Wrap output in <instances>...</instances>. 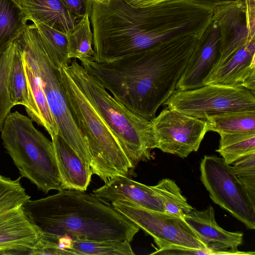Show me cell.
I'll return each instance as SVG.
<instances>
[{
  "label": "cell",
  "mask_w": 255,
  "mask_h": 255,
  "mask_svg": "<svg viewBox=\"0 0 255 255\" xmlns=\"http://www.w3.org/2000/svg\"><path fill=\"white\" fill-rule=\"evenodd\" d=\"M21 207L38 233L72 241L130 243L139 230L112 204L83 191L63 189L44 198L29 199Z\"/></svg>",
  "instance_id": "cell-1"
},
{
  "label": "cell",
  "mask_w": 255,
  "mask_h": 255,
  "mask_svg": "<svg viewBox=\"0 0 255 255\" xmlns=\"http://www.w3.org/2000/svg\"><path fill=\"white\" fill-rule=\"evenodd\" d=\"M157 16L156 6H133L124 0H93L90 20L95 54L92 59L106 63L136 54L165 41L184 26L161 28Z\"/></svg>",
  "instance_id": "cell-2"
},
{
  "label": "cell",
  "mask_w": 255,
  "mask_h": 255,
  "mask_svg": "<svg viewBox=\"0 0 255 255\" xmlns=\"http://www.w3.org/2000/svg\"><path fill=\"white\" fill-rule=\"evenodd\" d=\"M63 66L115 136L133 168L150 160L155 148L150 121L119 103L77 59Z\"/></svg>",
  "instance_id": "cell-3"
},
{
  "label": "cell",
  "mask_w": 255,
  "mask_h": 255,
  "mask_svg": "<svg viewBox=\"0 0 255 255\" xmlns=\"http://www.w3.org/2000/svg\"><path fill=\"white\" fill-rule=\"evenodd\" d=\"M59 70L70 112L89 148L93 174L105 183L117 176H133L134 169L115 136L63 65Z\"/></svg>",
  "instance_id": "cell-4"
},
{
  "label": "cell",
  "mask_w": 255,
  "mask_h": 255,
  "mask_svg": "<svg viewBox=\"0 0 255 255\" xmlns=\"http://www.w3.org/2000/svg\"><path fill=\"white\" fill-rule=\"evenodd\" d=\"M1 137L22 177L44 193L51 190H62L52 141L35 128L29 117L18 111L10 112Z\"/></svg>",
  "instance_id": "cell-5"
},
{
  "label": "cell",
  "mask_w": 255,
  "mask_h": 255,
  "mask_svg": "<svg viewBox=\"0 0 255 255\" xmlns=\"http://www.w3.org/2000/svg\"><path fill=\"white\" fill-rule=\"evenodd\" d=\"M17 41L34 64L58 134L91 167L92 161L87 143L75 122L64 94L59 64L50 54L34 25L27 26Z\"/></svg>",
  "instance_id": "cell-6"
},
{
  "label": "cell",
  "mask_w": 255,
  "mask_h": 255,
  "mask_svg": "<svg viewBox=\"0 0 255 255\" xmlns=\"http://www.w3.org/2000/svg\"><path fill=\"white\" fill-rule=\"evenodd\" d=\"M111 204L118 212L153 238L158 249L151 255L174 249H208L183 218L125 200L114 201Z\"/></svg>",
  "instance_id": "cell-7"
},
{
  "label": "cell",
  "mask_w": 255,
  "mask_h": 255,
  "mask_svg": "<svg viewBox=\"0 0 255 255\" xmlns=\"http://www.w3.org/2000/svg\"><path fill=\"white\" fill-rule=\"evenodd\" d=\"M200 179L214 203L229 212L249 229H255V202L222 157L205 155Z\"/></svg>",
  "instance_id": "cell-8"
},
{
  "label": "cell",
  "mask_w": 255,
  "mask_h": 255,
  "mask_svg": "<svg viewBox=\"0 0 255 255\" xmlns=\"http://www.w3.org/2000/svg\"><path fill=\"white\" fill-rule=\"evenodd\" d=\"M198 119L225 112L255 110V92L239 87L208 84L187 90H175L163 103Z\"/></svg>",
  "instance_id": "cell-9"
},
{
  "label": "cell",
  "mask_w": 255,
  "mask_h": 255,
  "mask_svg": "<svg viewBox=\"0 0 255 255\" xmlns=\"http://www.w3.org/2000/svg\"><path fill=\"white\" fill-rule=\"evenodd\" d=\"M150 122L154 148L182 158L198 150L208 131L206 120L167 108Z\"/></svg>",
  "instance_id": "cell-10"
},
{
  "label": "cell",
  "mask_w": 255,
  "mask_h": 255,
  "mask_svg": "<svg viewBox=\"0 0 255 255\" xmlns=\"http://www.w3.org/2000/svg\"><path fill=\"white\" fill-rule=\"evenodd\" d=\"M220 55L219 28L215 26L207 39L195 43L175 89L187 90L204 86L217 67Z\"/></svg>",
  "instance_id": "cell-11"
},
{
  "label": "cell",
  "mask_w": 255,
  "mask_h": 255,
  "mask_svg": "<svg viewBox=\"0 0 255 255\" xmlns=\"http://www.w3.org/2000/svg\"><path fill=\"white\" fill-rule=\"evenodd\" d=\"M207 248L221 255H243L237 248L243 243V234L222 228L216 222L212 206L201 211L193 209L183 217Z\"/></svg>",
  "instance_id": "cell-12"
},
{
  "label": "cell",
  "mask_w": 255,
  "mask_h": 255,
  "mask_svg": "<svg viewBox=\"0 0 255 255\" xmlns=\"http://www.w3.org/2000/svg\"><path fill=\"white\" fill-rule=\"evenodd\" d=\"M21 206L0 214V255H33L38 243L39 234Z\"/></svg>",
  "instance_id": "cell-13"
},
{
  "label": "cell",
  "mask_w": 255,
  "mask_h": 255,
  "mask_svg": "<svg viewBox=\"0 0 255 255\" xmlns=\"http://www.w3.org/2000/svg\"><path fill=\"white\" fill-rule=\"evenodd\" d=\"M255 42L251 40L222 65L215 69L204 85L218 84L243 88L255 92Z\"/></svg>",
  "instance_id": "cell-14"
},
{
  "label": "cell",
  "mask_w": 255,
  "mask_h": 255,
  "mask_svg": "<svg viewBox=\"0 0 255 255\" xmlns=\"http://www.w3.org/2000/svg\"><path fill=\"white\" fill-rule=\"evenodd\" d=\"M93 193L107 202L125 200L149 210L165 212L152 186L143 184L128 177L117 176L93 190Z\"/></svg>",
  "instance_id": "cell-15"
},
{
  "label": "cell",
  "mask_w": 255,
  "mask_h": 255,
  "mask_svg": "<svg viewBox=\"0 0 255 255\" xmlns=\"http://www.w3.org/2000/svg\"><path fill=\"white\" fill-rule=\"evenodd\" d=\"M23 21L40 22L65 33L72 32L81 19L75 16L60 0H12Z\"/></svg>",
  "instance_id": "cell-16"
},
{
  "label": "cell",
  "mask_w": 255,
  "mask_h": 255,
  "mask_svg": "<svg viewBox=\"0 0 255 255\" xmlns=\"http://www.w3.org/2000/svg\"><path fill=\"white\" fill-rule=\"evenodd\" d=\"M51 139L62 190L86 191L93 174L90 165L60 135L57 134Z\"/></svg>",
  "instance_id": "cell-17"
},
{
  "label": "cell",
  "mask_w": 255,
  "mask_h": 255,
  "mask_svg": "<svg viewBox=\"0 0 255 255\" xmlns=\"http://www.w3.org/2000/svg\"><path fill=\"white\" fill-rule=\"evenodd\" d=\"M21 50L29 103L28 108L25 110L32 121L43 127L52 139L58 134L57 125L34 64L28 55Z\"/></svg>",
  "instance_id": "cell-18"
},
{
  "label": "cell",
  "mask_w": 255,
  "mask_h": 255,
  "mask_svg": "<svg viewBox=\"0 0 255 255\" xmlns=\"http://www.w3.org/2000/svg\"><path fill=\"white\" fill-rule=\"evenodd\" d=\"M205 120L208 130L219 134L255 132V110L209 115Z\"/></svg>",
  "instance_id": "cell-19"
},
{
  "label": "cell",
  "mask_w": 255,
  "mask_h": 255,
  "mask_svg": "<svg viewBox=\"0 0 255 255\" xmlns=\"http://www.w3.org/2000/svg\"><path fill=\"white\" fill-rule=\"evenodd\" d=\"M66 250L71 255H134L130 243L118 241H72L68 239Z\"/></svg>",
  "instance_id": "cell-20"
},
{
  "label": "cell",
  "mask_w": 255,
  "mask_h": 255,
  "mask_svg": "<svg viewBox=\"0 0 255 255\" xmlns=\"http://www.w3.org/2000/svg\"><path fill=\"white\" fill-rule=\"evenodd\" d=\"M27 24L12 0H0V53L18 39Z\"/></svg>",
  "instance_id": "cell-21"
},
{
  "label": "cell",
  "mask_w": 255,
  "mask_h": 255,
  "mask_svg": "<svg viewBox=\"0 0 255 255\" xmlns=\"http://www.w3.org/2000/svg\"><path fill=\"white\" fill-rule=\"evenodd\" d=\"M220 135L216 151L227 164L231 165L242 157L255 153V132L221 133Z\"/></svg>",
  "instance_id": "cell-22"
},
{
  "label": "cell",
  "mask_w": 255,
  "mask_h": 255,
  "mask_svg": "<svg viewBox=\"0 0 255 255\" xmlns=\"http://www.w3.org/2000/svg\"><path fill=\"white\" fill-rule=\"evenodd\" d=\"M67 37L68 56L70 59L80 60L94 57L93 34L89 14L78 21L76 28L67 33Z\"/></svg>",
  "instance_id": "cell-23"
},
{
  "label": "cell",
  "mask_w": 255,
  "mask_h": 255,
  "mask_svg": "<svg viewBox=\"0 0 255 255\" xmlns=\"http://www.w3.org/2000/svg\"><path fill=\"white\" fill-rule=\"evenodd\" d=\"M152 187L160 199L165 212L183 219L193 209L173 180L162 179Z\"/></svg>",
  "instance_id": "cell-24"
},
{
  "label": "cell",
  "mask_w": 255,
  "mask_h": 255,
  "mask_svg": "<svg viewBox=\"0 0 255 255\" xmlns=\"http://www.w3.org/2000/svg\"><path fill=\"white\" fill-rule=\"evenodd\" d=\"M8 89L13 105H22L25 110L29 106L27 81L22 52L18 41L14 52L9 75Z\"/></svg>",
  "instance_id": "cell-25"
},
{
  "label": "cell",
  "mask_w": 255,
  "mask_h": 255,
  "mask_svg": "<svg viewBox=\"0 0 255 255\" xmlns=\"http://www.w3.org/2000/svg\"><path fill=\"white\" fill-rule=\"evenodd\" d=\"M42 42L60 65H69L67 33L40 22L33 23Z\"/></svg>",
  "instance_id": "cell-26"
},
{
  "label": "cell",
  "mask_w": 255,
  "mask_h": 255,
  "mask_svg": "<svg viewBox=\"0 0 255 255\" xmlns=\"http://www.w3.org/2000/svg\"><path fill=\"white\" fill-rule=\"evenodd\" d=\"M17 43V40L12 42L0 53V132L11 109L14 107L9 96L8 79Z\"/></svg>",
  "instance_id": "cell-27"
},
{
  "label": "cell",
  "mask_w": 255,
  "mask_h": 255,
  "mask_svg": "<svg viewBox=\"0 0 255 255\" xmlns=\"http://www.w3.org/2000/svg\"><path fill=\"white\" fill-rule=\"evenodd\" d=\"M21 177L12 180L0 175V214L20 207L30 199L20 184Z\"/></svg>",
  "instance_id": "cell-28"
},
{
  "label": "cell",
  "mask_w": 255,
  "mask_h": 255,
  "mask_svg": "<svg viewBox=\"0 0 255 255\" xmlns=\"http://www.w3.org/2000/svg\"><path fill=\"white\" fill-rule=\"evenodd\" d=\"M232 165L237 178L255 202V153L242 157Z\"/></svg>",
  "instance_id": "cell-29"
},
{
  "label": "cell",
  "mask_w": 255,
  "mask_h": 255,
  "mask_svg": "<svg viewBox=\"0 0 255 255\" xmlns=\"http://www.w3.org/2000/svg\"><path fill=\"white\" fill-rule=\"evenodd\" d=\"M65 6L80 19L86 14L91 15L92 0H60Z\"/></svg>",
  "instance_id": "cell-30"
},
{
  "label": "cell",
  "mask_w": 255,
  "mask_h": 255,
  "mask_svg": "<svg viewBox=\"0 0 255 255\" xmlns=\"http://www.w3.org/2000/svg\"><path fill=\"white\" fill-rule=\"evenodd\" d=\"M133 6L146 7L159 5L168 0H124Z\"/></svg>",
  "instance_id": "cell-31"
},
{
  "label": "cell",
  "mask_w": 255,
  "mask_h": 255,
  "mask_svg": "<svg viewBox=\"0 0 255 255\" xmlns=\"http://www.w3.org/2000/svg\"><path fill=\"white\" fill-rule=\"evenodd\" d=\"M94 0L98 3H105V2H108L110 0Z\"/></svg>",
  "instance_id": "cell-32"
}]
</instances>
